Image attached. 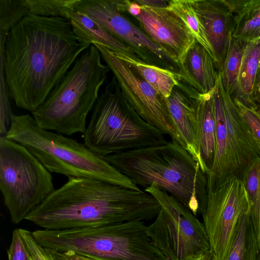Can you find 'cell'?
Instances as JSON below:
<instances>
[{"instance_id": "1", "label": "cell", "mask_w": 260, "mask_h": 260, "mask_svg": "<svg viewBox=\"0 0 260 260\" xmlns=\"http://www.w3.org/2000/svg\"><path fill=\"white\" fill-rule=\"evenodd\" d=\"M90 45L79 41L69 20L28 14L9 31L1 50L10 97L34 112Z\"/></svg>"}, {"instance_id": "2", "label": "cell", "mask_w": 260, "mask_h": 260, "mask_svg": "<svg viewBox=\"0 0 260 260\" xmlns=\"http://www.w3.org/2000/svg\"><path fill=\"white\" fill-rule=\"evenodd\" d=\"M160 209L144 190H135L93 178L70 177L25 219L47 230L148 221Z\"/></svg>"}, {"instance_id": "3", "label": "cell", "mask_w": 260, "mask_h": 260, "mask_svg": "<svg viewBox=\"0 0 260 260\" xmlns=\"http://www.w3.org/2000/svg\"><path fill=\"white\" fill-rule=\"evenodd\" d=\"M105 159L137 186L166 191L194 215L202 214L207 199V177L192 156L173 141L110 154Z\"/></svg>"}, {"instance_id": "4", "label": "cell", "mask_w": 260, "mask_h": 260, "mask_svg": "<svg viewBox=\"0 0 260 260\" xmlns=\"http://www.w3.org/2000/svg\"><path fill=\"white\" fill-rule=\"evenodd\" d=\"M5 136L26 147L50 172L68 178L96 179L141 190L104 157L90 150L84 143L40 128L28 114L13 115Z\"/></svg>"}, {"instance_id": "5", "label": "cell", "mask_w": 260, "mask_h": 260, "mask_svg": "<svg viewBox=\"0 0 260 260\" xmlns=\"http://www.w3.org/2000/svg\"><path fill=\"white\" fill-rule=\"evenodd\" d=\"M101 59L93 44L81 54L44 103L31 113L39 127L68 136L84 134L87 115L110 70Z\"/></svg>"}, {"instance_id": "6", "label": "cell", "mask_w": 260, "mask_h": 260, "mask_svg": "<svg viewBox=\"0 0 260 260\" xmlns=\"http://www.w3.org/2000/svg\"><path fill=\"white\" fill-rule=\"evenodd\" d=\"M165 136L136 112L114 76L99 96L83 138L90 150L105 157L165 144L168 141Z\"/></svg>"}, {"instance_id": "7", "label": "cell", "mask_w": 260, "mask_h": 260, "mask_svg": "<svg viewBox=\"0 0 260 260\" xmlns=\"http://www.w3.org/2000/svg\"><path fill=\"white\" fill-rule=\"evenodd\" d=\"M0 189L14 224L55 189L51 172L26 147L6 136L0 137Z\"/></svg>"}, {"instance_id": "8", "label": "cell", "mask_w": 260, "mask_h": 260, "mask_svg": "<svg viewBox=\"0 0 260 260\" xmlns=\"http://www.w3.org/2000/svg\"><path fill=\"white\" fill-rule=\"evenodd\" d=\"M158 201L160 209L147 233L169 260H185L210 252L204 225L173 196L156 186L144 189Z\"/></svg>"}, {"instance_id": "9", "label": "cell", "mask_w": 260, "mask_h": 260, "mask_svg": "<svg viewBox=\"0 0 260 260\" xmlns=\"http://www.w3.org/2000/svg\"><path fill=\"white\" fill-rule=\"evenodd\" d=\"M250 203L242 181L230 180L208 193L202 214L210 244L216 260H228L241 218L249 213Z\"/></svg>"}, {"instance_id": "10", "label": "cell", "mask_w": 260, "mask_h": 260, "mask_svg": "<svg viewBox=\"0 0 260 260\" xmlns=\"http://www.w3.org/2000/svg\"><path fill=\"white\" fill-rule=\"evenodd\" d=\"M93 45L100 51L102 58L116 78L124 97L136 112L147 123L180 145L166 99L118 58L113 51L102 45Z\"/></svg>"}, {"instance_id": "11", "label": "cell", "mask_w": 260, "mask_h": 260, "mask_svg": "<svg viewBox=\"0 0 260 260\" xmlns=\"http://www.w3.org/2000/svg\"><path fill=\"white\" fill-rule=\"evenodd\" d=\"M75 10L94 20L132 47L144 62L179 73V68L141 29L129 21L114 0H79Z\"/></svg>"}, {"instance_id": "12", "label": "cell", "mask_w": 260, "mask_h": 260, "mask_svg": "<svg viewBox=\"0 0 260 260\" xmlns=\"http://www.w3.org/2000/svg\"><path fill=\"white\" fill-rule=\"evenodd\" d=\"M141 7V12L134 17L141 29L179 70L187 51L197 41L193 32L182 18L169 7Z\"/></svg>"}, {"instance_id": "13", "label": "cell", "mask_w": 260, "mask_h": 260, "mask_svg": "<svg viewBox=\"0 0 260 260\" xmlns=\"http://www.w3.org/2000/svg\"><path fill=\"white\" fill-rule=\"evenodd\" d=\"M214 51L220 71L233 26V14L226 0H191Z\"/></svg>"}, {"instance_id": "14", "label": "cell", "mask_w": 260, "mask_h": 260, "mask_svg": "<svg viewBox=\"0 0 260 260\" xmlns=\"http://www.w3.org/2000/svg\"><path fill=\"white\" fill-rule=\"evenodd\" d=\"M195 91V89L181 79L166 98V102L179 137L180 145L199 162L196 139Z\"/></svg>"}, {"instance_id": "15", "label": "cell", "mask_w": 260, "mask_h": 260, "mask_svg": "<svg viewBox=\"0 0 260 260\" xmlns=\"http://www.w3.org/2000/svg\"><path fill=\"white\" fill-rule=\"evenodd\" d=\"M213 90L206 94H201L196 90L194 96L196 139L199 155V163L206 175L212 168L216 152V125Z\"/></svg>"}, {"instance_id": "16", "label": "cell", "mask_w": 260, "mask_h": 260, "mask_svg": "<svg viewBox=\"0 0 260 260\" xmlns=\"http://www.w3.org/2000/svg\"><path fill=\"white\" fill-rule=\"evenodd\" d=\"M213 58L197 41L187 51L179 74L181 79L201 94L211 92L219 76Z\"/></svg>"}, {"instance_id": "17", "label": "cell", "mask_w": 260, "mask_h": 260, "mask_svg": "<svg viewBox=\"0 0 260 260\" xmlns=\"http://www.w3.org/2000/svg\"><path fill=\"white\" fill-rule=\"evenodd\" d=\"M69 21L73 32L80 42L89 45H102L114 52L140 60L132 47L112 35L87 15L75 10L71 14Z\"/></svg>"}, {"instance_id": "18", "label": "cell", "mask_w": 260, "mask_h": 260, "mask_svg": "<svg viewBox=\"0 0 260 260\" xmlns=\"http://www.w3.org/2000/svg\"><path fill=\"white\" fill-rule=\"evenodd\" d=\"M233 14L232 36L245 44L260 38V0L228 1Z\"/></svg>"}, {"instance_id": "19", "label": "cell", "mask_w": 260, "mask_h": 260, "mask_svg": "<svg viewBox=\"0 0 260 260\" xmlns=\"http://www.w3.org/2000/svg\"><path fill=\"white\" fill-rule=\"evenodd\" d=\"M260 65V38L245 43L241 64L238 77L235 96L246 106L256 108L253 93Z\"/></svg>"}, {"instance_id": "20", "label": "cell", "mask_w": 260, "mask_h": 260, "mask_svg": "<svg viewBox=\"0 0 260 260\" xmlns=\"http://www.w3.org/2000/svg\"><path fill=\"white\" fill-rule=\"evenodd\" d=\"M114 52L166 99L181 80L180 74L173 71L147 63L121 53Z\"/></svg>"}, {"instance_id": "21", "label": "cell", "mask_w": 260, "mask_h": 260, "mask_svg": "<svg viewBox=\"0 0 260 260\" xmlns=\"http://www.w3.org/2000/svg\"><path fill=\"white\" fill-rule=\"evenodd\" d=\"M242 181L250 203L249 223L257 248L260 250V159L245 172Z\"/></svg>"}, {"instance_id": "22", "label": "cell", "mask_w": 260, "mask_h": 260, "mask_svg": "<svg viewBox=\"0 0 260 260\" xmlns=\"http://www.w3.org/2000/svg\"><path fill=\"white\" fill-rule=\"evenodd\" d=\"M244 44L235 39L231 34L225 57L219 71L223 85L231 95L236 87Z\"/></svg>"}, {"instance_id": "23", "label": "cell", "mask_w": 260, "mask_h": 260, "mask_svg": "<svg viewBox=\"0 0 260 260\" xmlns=\"http://www.w3.org/2000/svg\"><path fill=\"white\" fill-rule=\"evenodd\" d=\"M168 7L177 12L193 32L196 41L208 52L218 68V61L205 29L191 4V0H170Z\"/></svg>"}, {"instance_id": "24", "label": "cell", "mask_w": 260, "mask_h": 260, "mask_svg": "<svg viewBox=\"0 0 260 260\" xmlns=\"http://www.w3.org/2000/svg\"><path fill=\"white\" fill-rule=\"evenodd\" d=\"M79 0H25L29 14L69 20Z\"/></svg>"}, {"instance_id": "25", "label": "cell", "mask_w": 260, "mask_h": 260, "mask_svg": "<svg viewBox=\"0 0 260 260\" xmlns=\"http://www.w3.org/2000/svg\"><path fill=\"white\" fill-rule=\"evenodd\" d=\"M28 14L25 0H0L1 50L4 48L9 31Z\"/></svg>"}, {"instance_id": "26", "label": "cell", "mask_w": 260, "mask_h": 260, "mask_svg": "<svg viewBox=\"0 0 260 260\" xmlns=\"http://www.w3.org/2000/svg\"><path fill=\"white\" fill-rule=\"evenodd\" d=\"M18 231L28 260H61L55 251L39 244L32 232L24 229H18Z\"/></svg>"}, {"instance_id": "27", "label": "cell", "mask_w": 260, "mask_h": 260, "mask_svg": "<svg viewBox=\"0 0 260 260\" xmlns=\"http://www.w3.org/2000/svg\"><path fill=\"white\" fill-rule=\"evenodd\" d=\"M233 100L244 121L260 143V113L255 108L246 106L235 98Z\"/></svg>"}, {"instance_id": "28", "label": "cell", "mask_w": 260, "mask_h": 260, "mask_svg": "<svg viewBox=\"0 0 260 260\" xmlns=\"http://www.w3.org/2000/svg\"><path fill=\"white\" fill-rule=\"evenodd\" d=\"M248 213L244 214L240 219L236 238L228 260H244L246 237L249 223Z\"/></svg>"}, {"instance_id": "29", "label": "cell", "mask_w": 260, "mask_h": 260, "mask_svg": "<svg viewBox=\"0 0 260 260\" xmlns=\"http://www.w3.org/2000/svg\"><path fill=\"white\" fill-rule=\"evenodd\" d=\"M1 83V118H0V134L1 136H5L9 131L13 116L12 114L7 95L9 92L6 83Z\"/></svg>"}, {"instance_id": "30", "label": "cell", "mask_w": 260, "mask_h": 260, "mask_svg": "<svg viewBox=\"0 0 260 260\" xmlns=\"http://www.w3.org/2000/svg\"><path fill=\"white\" fill-rule=\"evenodd\" d=\"M7 253L8 260H28L18 229H15L13 232L11 241Z\"/></svg>"}, {"instance_id": "31", "label": "cell", "mask_w": 260, "mask_h": 260, "mask_svg": "<svg viewBox=\"0 0 260 260\" xmlns=\"http://www.w3.org/2000/svg\"><path fill=\"white\" fill-rule=\"evenodd\" d=\"M55 252L61 260H96L77 254L71 251L64 252H59L56 251H55Z\"/></svg>"}, {"instance_id": "32", "label": "cell", "mask_w": 260, "mask_h": 260, "mask_svg": "<svg viewBox=\"0 0 260 260\" xmlns=\"http://www.w3.org/2000/svg\"><path fill=\"white\" fill-rule=\"evenodd\" d=\"M141 6L152 8H167L169 6V1L164 0H135Z\"/></svg>"}, {"instance_id": "33", "label": "cell", "mask_w": 260, "mask_h": 260, "mask_svg": "<svg viewBox=\"0 0 260 260\" xmlns=\"http://www.w3.org/2000/svg\"><path fill=\"white\" fill-rule=\"evenodd\" d=\"M253 102L256 107H260V65L255 83L253 93Z\"/></svg>"}, {"instance_id": "34", "label": "cell", "mask_w": 260, "mask_h": 260, "mask_svg": "<svg viewBox=\"0 0 260 260\" xmlns=\"http://www.w3.org/2000/svg\"><path fill=\"white\" fill-rule=\"evenodd\" d=\"M211 256V253H208L198 256L189 257L185 260H209Z\"/></svg>"}, {"instance_id": "35", "label": "cell", "mask_w": 260, "mask_h": 260, "mask_svg": "<svg viewBox=\"0 0 260 260\" xmlns=\"http://www.w3.org/2000/svg\"><path fill=\"white\" fill-rule=\"evenodd\" d=\"M209 260H216V258L211 254Z\"/></svg>"}, {"instance_id": "36", "label": "cell", "mask_w": 260, "mask_h": 260, "mask_svg": "<svg viewBox=\"0 0 260 260\" xmlns=\"http://www.w3.org/2000/svg\"><path fill=\"white\" fill-rule=\"evenodd\" d=\"M256 109L258 111V112L260 113V107H256Z\"/></svg>"}]
</instances>
